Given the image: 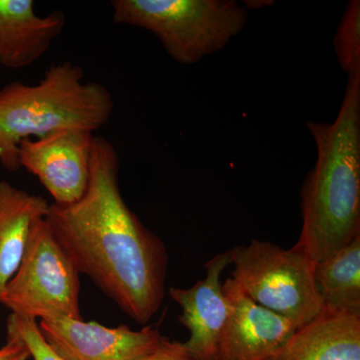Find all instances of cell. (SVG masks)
<instances>
[{"instance_id":"6da1fadb","label":"cell","mask_w":360,"mask_h":360,"mask_svg":"<svg viewBox=\"0 0 360 360\" xmlns=\"http://www.w3.org/2000/svg\"><path fill=\"white\" fill-rule=\"evenodd\" d=\"M120 168L113 144L96 135L84 195L70 205H49L44 220L78 272L146 326L165 298L168 255L125 202Z\"/></svg>"},{"instance_id":"7a4b0ae2","label":"cell","mask_w":360,"mask_h":360,"mask_svg":"<svg viewBox=\"0 0 360 360\" xmlns=\"http://www.w3.org/2000/svg\"><path fill=\"white\" fill-rule=\"evenodd\" d=\"M307 127L317 158L302 187V227L293 248L317 264L360 236V73L348 77L335 122Z\"/></svg>"},{"instance_id":"3957f363","label":"cell","mask_w":360,"mask_h":360,"mask_svg":"<svg viewBox=\"0 0 360 360\" xmlns=\"http://www.w3.org/2000/svg\"><path fill=\"white\" fill-rule=\"evenodd\" d=\"M70 61L49 66L37 84L11 82L0 89V165L20 168L18 146L59 129L94 132L110 122L115 101L108 87L85 82Z\"/></svg>"},{"instance_id":"277c9868","label":"cell","mask_w":360,"mask_h":360,"mask_svg":"<svg viewBox=\"0 0 360 360\" xmlns=\"http://www.w3.org/2000/svg\"><path fill=\"white\" fill-rule=\"evenodd\" d=\"M115 25L153 32L181 65L221 51L245 28L248 13L233 0H113Z\"/></svg>"},{"instance_id":"5b68a950","label":"cell","mask_w":360,"mask_h":360,"mask_svg":"<svg viewBox=\"0 0 360 360\" xmlns=\"http://www.w3.org/2000/svg\"><path fill=\"white\" fill-rule=\"evenodd\" d=\"M231 278L246 296L302 328L319 314L323 302L315 281V262L302 251L252 239L234 246Z\"/></svg>"},{"instance_id":"8992f818","label":"cell","mask_w":360,"mask_h":360,"mask_svg":"<svg viewBox=\"0 0 360 360\" xmlns=\"http://www.w3.org/2000/svg\"><path fill=\"white\" fill-rule=\"evenodd\" d=\"M79 274L44 219H40L32 226L20 267L0 304L27 321L82 319Z\"/></svg>"},{"instance_id":"52a82bcc","label":"cell","mask_w":360,"mask_h":360,"mask_svg":"<svg viewBox=\"0 0 360 360\" xmlns=\"http://www.w3.org/2000/svg\"><path fill=\"white\" fill-rule=\"evenodd\" d=\"M40 333L66 360H189L182 342L155 326L134 330L125 324L106 328L82 319L39 321Z\"/></svg>"},{"instance_id":"ba28073f","label":"cell","mask_w":360,"mask_h":360,"mask_svg":"<svg viewBox=\"0 0 360 360\" xmlns=\"http://www.w3.org/2000/svg\"><path fill=\"white\" fill-rule=\"evenodd\" d=\"M94 134L59 129L39 139H25L18 146L20 167L39 179L56 205H70L89 186Z\"/></svg>"},{"instance_id":"9c48e42d","label":"cell","mask_w":360,"mask_h":360,"mask_svg":"<svg viewBox=\"0 0 360 360\" xmlns=\"http://www.w3.org/2000/svg\"><path fill=\"white\" fill-rule=\"evenodd\" d=\"M231 264V251L219 253L205 265V277L189 288H170L168 295L181 309L179 321L191 333L182 347L189 360H215L231 314L222 272Z\"/></svg>"},{"instance_id":"30bf717a","label":"cell","mask_w":360,"mask_h":360,"mask_svg":"<svg viewBox=\"0 0 360 360\" xmlns=\"http://www.w3.org/2000/svg\"><path fill=\"white\" fill-rule=\"evenodd\" d=\"M222 288L231 303V314L215 360L271 359L295 333V324L253 302L231 277Z\"/></svg>"},{"instance_id":"8fae6325","label":"cell","mask_w":360,"mask_h":360,"mask_svg":"<svg viewBox=\"0 0 360 360\" xmlns=\"http://www.w3.org/2000/svg\"><path fill=\"white\" fill-rule=\"evenodd\" d=\"M65 23L63 11L39 15L32 0H0V66L22 70L37 63Z\"/></svg>"},{"instance_id":"7c38bea8","label":"cell","mask_w":360,"mask_h":360,"mask_svg":"<svg viewBox=\"0 0 360 360\" xmlns=\"http://www.w3.org/2000/svg\"><path fill=\"white\" fill-rule=\"evenodd\" d=\"M270 360H360V314L323 305Z\"/></svg>"},{"instance_id":"4fadbf2b","label":"cell","mask_w":360,"mask_h":360,"mask_svg":"<svg viewBox=\"0 0 360 360\" xmlns=\"http://www.w3.org/2000/svg\"><path fill=\"white\" fill-rule=\"evenodd\" d=\"M49 201L0 181V300L25 255L35 222L44 219Z\"/></svg>"},{"instance_id":"5bb4252c","label":"cell","mask_w":360,"mask_h":360,"mask_svg":"<svg viewBox=\"0 0 360 360\" xmlns=\"http://www.w3.org/2000/svg\"><path fill=\"white\" fill-rule=\"evenodd\" d=\"M314 277L323 305L360 314V236L315 264Z\"/></svg>"},{"instance_id":"9a60e30c","label":"cell","mask_w":360,"mask_h":360,"mask_svg":"<svg viewBox=\"0 0 360 360\" xmlns=\"http://www.w3.org/2000/svg\"><path fill=\"white\" fill-rule=\"evenodd\" d=\"M333 44L338 63L348 77L360 73L359 0H350L347 4Z\"/></svg>"},{"instance_id":"2e32d148","label":"cell","mask_w":360,"mask_h":360,"mask_svg":"<svg viewBox=\"0 0 360 360\" xmlns=\"http://www.w3.org/2000/svg\"><path fill=\"white\" fill-rule=\"evenodd\" d=\"M7 335L22 341L33 360H66L49 345L40 333L39 322L11 314L7 319Z\"/></svg>"},{"instance_id":"e0dca14e","label":"cell","mask_w":360,"mask_h":360,"mask_svg":"<svg viewBox=\"0 0 360 360\" xmlns=\"http://www.w3.org/2000/svg\"><path fill=\"white\" fill-rule=\"evenodd\" d=\"M30 352L16 336L7 335V341L0 347V360H28Z\"/></svg>"}]
</instances>
